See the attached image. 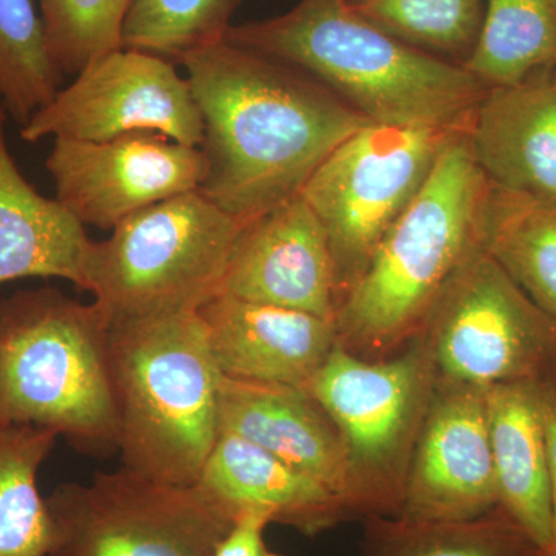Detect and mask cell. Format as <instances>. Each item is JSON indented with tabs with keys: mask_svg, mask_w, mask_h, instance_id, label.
Instances as JSON below:
<instances>
[{
	"mask_svg": "<svg viewBox=\"0 0 556 556\" xmlns=\"http://www.w3.org/2000/svg\"><path fill=\"white\" fill-rule=\"evenodd\" d=\"M203 119L200 192L247 223L300 195L369 121L317 80L223 39L179 61Z\"/></svg>",
	"mask_w": 556,
	"mask_h": 556,
	"instance_id": "1",
	"label": "cell"
},
{
	"mask_svg": "<svg viewBox=\"0 0 556 556\" xmlns=\"http://www.w3.org/2000/svg\"><path fill=\"white\" fill-rule=\"evenodd\" d=\"M225 39L298 70L376 124L468 127L486 87L463 65L415 49L345 0H300Z\"/></svg>",
	"mask_w": 556,
	"mask_h": 556,
	"instance_id": "2",
	"label": "cell"
},
{
	"mask_svg": "<svg viewBox=\"0 0 556 556\" xmlns=\"http://www.w3.org/2000/svg\"><path fill=\"white\" fill-rule=\"evenodd\" d=\"M489 195L468 129L457 131L340 300V346L358 357L383 358L419 338L457 270L484 248Z\"/></svg>",
	"mask_w": 556,
	"mask_h": 556,
	"instance_id": "3",
	"label": "cell"
},
{
	"mask_svg": "<svg viewBox=\"0 0 556 556\" xmlns=\"http://www.w3.org/2000/svg\"><path fill=\"white\" fill-rule=\"evenodd\" d=\"M109 365L123 467L195 485L219 437L223 380L199 314L112 321Z\"/></svg>",
	"mask_w": 556,
	"mask_h": 556,
	"instance_id": "4",
	"label": "cell"
},
{
	"mask_svg": "<svg viewBox=\"0 0 556 556\" xmlns=\"http://www.w3.org/2000/svg\"><path fill=\"white\" fill-rule=\"evenodd\" d=\"M110 320L40 287L0 299V427L33 426L89 455L116 452Z\"/></svg>",
	"mask_w": 556,
	"mask_h": 556,
	"instance_id": "5",
	"label": "cell"
},
{
	"mask_svg": "<svg viewBox=\"0 0 556 556\" xmlns=\"http://www.w3.org/2000/svg\"><path fill=\"white\" fill-rule=\"evenodd\" d=\"M243 226L199 189L161 201L90 241L83 289L110 324L197 313L219 294Z\"/></svg>",
	"mask_w": 556,
	"mask_h": 556,
	"instance_id": "6",
	"label": "cell"
},
{
	"mask_svg": "<svg viewBox=\"0 0 556 556\" xmlns=\"http://www.w3.org/2000/svg\"><path fill=\"white\" fill-rule=\"evenodd\" d=\"M434 388L420 338L383 358L358 357L338 343L305 387L338 428L353 519L399 514Z\"/></svg>",
	"mask_w": 556,
	"mask_h": 556,
	"instance_id": "7",
	"label": "cell"
},
{
	"mask_svg": "<svg viewBox=\"0 0 556 556\" xmlns=\"http://www.w3.org/2000/svg\"><path fill=\"white\" fill-rule=\"evenodd\" d=\"M464 129L369 123L313 172L300 195L327 232L338 306L387 230L426 185L442 150Z\"/></svg>",
	"mask_w": 556,
	"mask_h": 556,
	"instance_id": "8",
	"label": "cell"
},
{
	"mask_svg": "<svg viewBox=\"0 0 556 556\" xmlns=\"http://www.w3.org/2000/svg\"><path fill=\"white\" fill-rule=\"evenodd\" d=\"M50 556H215L237 519L199 485L118 468L46 497Z\"/></svg>",
	"mask_w": 556,
	"mask_h": 556,
	"instance_id": "9",
	"label": "cell"
},
{
	"mask_svg": "<svg viewBox=\"0 0 556 556\" xmlns=\"http://www.w3.org/2000/svg\"><path fill=\"white\" fill-rule=\"evenodd\" d=\"M419 338L439 386L490 388L556 375V317L484 248L457 270Z\"/></svg>",
	"mask_w": 556,
	"mask_h": 556,
	"instance_id": "10",
	"label": "cell"
},
{
	"mask_svg": "<svg viewBox=\"0 0 556 556\" xmlns=\"http://www.w3.org/2000/svg\"><path fill=\"white\" fill-rule=\"evenodd\" d=\"M153 131L199 148L203 119L189 79L175 62L121 47L80 70L49 104L21 127V138L109 141Z\"/></svg>",
	"mask_w": 556,
	"mask_h": 556,
	"instance_id": "11",
	"label": "cell"
},
{
	"mask_svg": "<svg viewBox=\"0 0 556 556\" xmlns=\"http://www.w3.org/2000/svg\"><path fill=\"white\" fill-rule=\"evenodd\" d=\"M46 167L54 199L84 226L104 230L142 208L200 189L206 172L199 148L153 131L109 141L53 139Z\"/></svg>",
	"mask_w": 556,
	"mask_h": 556,
	"instance_id": "12",
	"label": "cell"
},
{
	"mask_svg": "<svg viewBox=\"0 0 556 556\" xmlns=\"http://www.w3.org/2000/svg\"><path fill=\"white\" fill-rule=\"evenodd\" d=\"M497 508L485 388L439 386L420 428L396 517L453 522Z\"/></svg>",
	"mask_w": 556,
	"mask_h": 556,
	"instance_id": "13",
	"label": "cell"
},
{
	"mask_svg": "<svg viewBox=\"0 0 556 556\" xmlns=\"http://www.w3.org/2000/svg\"><path fill=\"white\" fill-rule=\"evenodd\" d=\"M219 294L334 321V260L324 226L302 195L241 228Z\"/></svg>",
	"mask_w": 556,
	"mask_h": 556,
	"instance_id": "14",
	"label": "cell"
},
{
	"mask_svg": "<svg viewBox=\"0 0 556 556\" xmlns=\"http://www.w3.org/2000/svg\"><path fill=\"white\" fill-rule=\"evenodd\" d=\"M225 378L305 388L338 345L336 324L218 294L199 311Z\"/></svg>",
	"mask_w": 556,
	"mask_h": 556,
	"instance_id": "15",
	"label": "cell"
},
{
	"mask_svg": "<svg viewBox=\"0 0 556 556\" xmlns=\"http://www.w3.org/2000/svg\"><path fill=\"white\" fill-rule=\"evenodd\" d=\"M219 433L236 434L328 486L353 519L338 428L305 388L223 376Z\"/></svg>",
	"mask_w": 556,
	"mask_h": 556,
	"instance_id": "16",
	"label": "cell"
},
{
	"mask_svg": "<svg viewBox=\"0 0 556 556\" xmlns=\"http://www.w3.org/2000/svg\"><path fill=\"white\" fill-rule=\"evenodd\" d=\"M555 72L490 87L475 109L468 137L492 188L556 200Z\"/></svg>",
	"mask_w": 556,
	"mask_h": 556,
	"instance_id": "17",
	"label": "cell"
},
{
	"mask_svg": "<svg viewBox=\"0 0 556 556\" xmlns=\"http://www.w3.org/2000/svg\"><path fill=\"white\" fill-rule=\"evenodd\" d=\"M197 485L236 519L262 511L306 536L351 521L328 486L236 434L219 433Z\"/></svg>",
	"mask_w": 556,
	"mask_h": 556,
	"instance_id": "18",
	"label": "cell"
},
{
	"mask_svg": "<svg viewBox=\"0 0 556 556\" xmlns=\"http://www.w3.org/2000/svg\"><path fill=\"white\" fill-rule=\"evenodd\" d=\"M497 508L540 551L552 540L551 473L540 380L485 388Z\"/></svg>",
	"mask_w": 556,
	"mask_h": 556,
	"instance_id": "19",
	"label": "cell"
},
{
	"mask_svg": "<svg viewBox=\"0 0 556 556\" xmlns=\"http://www.w3.org/2000/svg\"><path fill=\"white\" fill-rule=\"evenodd\" d=\"M0 101V285L20 278H62L83 289L90 239L61 201L22 175L7 141Z\"/></svg>",
	"mask_w": 556,
	"mask_h": 556,
	"instance_id": "20",
	"label": "cell"
},
{
	"mask_svg": "<svg viewBox=\"0 0 556 556\" xmlns=\"http://www.w3.org/2000/svg\"><path fill=\"white\" fill-rule=\"evenodd\" d=\"M484 249L540 308L556 317V200L490 186Z\"/></svg>",
	"mask_w": 556,
	"mask_h": 556,
	"instance_id": "21",
	"label": "cell"
},
{
	"mask_svg": "<svg viewBox=\"0 0 556 556\" xmlns=\"http://www.w3.org/2000/svg\"><path fill=\"white\" fill-rule=\"evenodd\" d=\"M490 87L556 70V0H485L477 46L464 65Z\"/></svg>",
	"mask_w": 556,
	"mask_h": 556,
	"instance_id": "22",
	"label": "cell"
},
{
	"mask_svg": "<svg viewBox=\"0 0 556 556\" xmlns=\"http://www.w3.org/2000/svg\"><path fill=\"white\" fill-rule=\"evenodd\" d=\"M56 439L43 428L0 427V556H50L53 527L38 473Z\"/></svg>",
	"mask_w": 556,
	"mask_h": 556,
	"instance_id": "23",
	"label": "cell"
},
{
	"mask_svg": "<svg viewBox=\"0 0 556 556\" xmlns=\"http://www.w3.org/2000/svg\"><path fill=\"white\" fill-rule=\"evenodd\" d=\"M362 556H543L500 508L470 521L364 519Z\"/></svg>",
	"mask_w": 556,
	"mask_h": 556,
	"instance_id": "24",
	"label": "cell"
},
{
	"mask_svg": "<svg viewBox=\"0 0 556 556\" xmlns=\"http://www.w3.org/2000/svg\"><path fill=\"white\" fill-rule=\"evenodd\" d=\"M62 78L33 0H0V101L7 113L24 126L53 100Z\"/></svg>",
	"mask_w": 556,
	"mask_h": 556,
	"instance_id": "25",
	"label": "cell"
},
{
	"mask_svg": "<svg viewBox=\"0 0 556 556\" xmlns=\"http://www.w3.org/2000/svg\"><path fill=\"white\" fill-rule=\"evenodd\" d=\"M365 20L428 54L466 65L484 20V0H362Z\"/></svg>",
	"mask_w": 556,
	"mask_h": 556,
	"instance_id": "26",
	"label": "cell"
},
{
	"mask_svg": "<svg viewBox=\"0 0 556 556\" xmlns=\"http://www.w3.org/2000/svg\"><path fill=\"white\" fill-rule=\"evenodd\" d=\"M240 0H131L123 47L178 62L225 39Z\"/></svg>",
	"mask_w": 556,
	"mask_h": 556,
	"instance_id": "27",
	"label": "cell"
},
{
	"mask_svg": "<svg viewBox=\"0 0 556 556\" xmlns=\"http://www.w3.org/2000/svg\"><path fill=\"white\" fill-rule=\"evenodd\" d=\"M131 0H39L51 60L62 76H76L98 58L123 47Z\"/></svg>",
	"mask_w": 556,
	"mask_h": 556,
	"instance_id": "28",
	"label": "cell"
},
{
	"mask_svg": "<svg viewBox=\"0 0 556 556\" xmlns=\"http://www.w3.org/2000/svg\"><path fill=\"white\" fill-rule=\"evenodd\" d=\"M273 525L262 511H244L232 530L219 543L215 556H285L270 551L265 541L266 527Z\"/></svg>",
	"mask_w": 556,
	"mask_h": 556,
	"instance_id": "29",
	"label": "cell"
},
{
	"mask_svg": "<svg viewBox=\"0 0 556 556\" xmlns=\"http://www.w3.org/2000/svg\"><path fill=\"white\" fill-rule=\"evenodd\" d=\"M540 393L546 430L552 497V540L543 556H556V375L540 379Z\"/></svg>",
	"mask_w": 556,
	"mask_h": 556,
	"instance_id": "30",
	"label": "cell"
},
{
	"mask_svg": "<svg viewBox=\"0 0 556 556\" xmlns=\"http://www.w3.org/2000/svg\"><path fill=\"white\" fill-rule=\"evenodd\" d=\"M346 3H350V5H356V3L362 2V0H345Z\"/></svg>",
	"mask_w": 556,
	"mask_h": 556,
	"instance_id": "31",
	"label": "cell"
},
{
	"mask_svg": "<svg viewBox=\"0 0 556 556\" xmlns=\"http://www.w3.org/2000/svg\"><path fill=\"white\" fill-rule=\"evenodd\" d=\"M555 80H556V72H555Z\"/></svg>",
	"mask_w": 556,
	"mask_h": 556,
	"instance_id": "32",
	"label": "cell"
}]
</instances>
